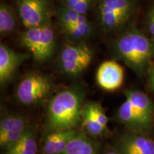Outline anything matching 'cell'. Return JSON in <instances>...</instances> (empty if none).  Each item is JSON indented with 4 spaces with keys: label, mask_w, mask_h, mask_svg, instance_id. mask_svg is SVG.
<instances>
[{
    "label": "cell",
    "mask_w": 154,
    "mask_h": 154,
    "mask_svg": "<svg viewBox=\"0 0 154 154\" xmlns=\"http://www.w3.org/2000/svg\"><path fill=\"white\" fill-rule=\"evenodd\" d=\"M84 91L72 87L56 94L49 102L47 124L51 131L73 129L82 121Z\"/></svg>",
    "instance_id": "cell-1"
},
{
    "label": "cell",
    "mask_w": 154,
    "mask_h": 154,
    "mask_svg": "<svg viewBox=\"0 0 154 154\" xmlns=\"http://www.w3.org/2000/svg\"><path fill=\"white\" fill-rule=\"evenodd\" d=\"M115 48L118 57L138 75L145 72L154 57V42L136 31L121 36Z\"/></svg>",
    "instance_id": "cell-2"
},
{
    "label": "cell",
    "mask_w": 154,
    "mask_h": 154,
    "mask_svg": "<svg viewBox=\"0 0 154 154\" xmlns=\"http://www.w3.org/2000/svg\"><path fill=\"white\" fill-rule=\"evenodd\" d=\"M51 89L52 83L48 77L38 73H30L17 86V99L24 105H33L47 98Z\"/></svg>",
    "instance_id": "cell-3"
},
{
    "label": "cell",
    "mask_w": 154,
    "mask_h": 154,
    "mask_svg": "<svg viewBox=\"0 0 154 154\" xmlns=\"http://www.w3.org/2000/svg\"><path fill=\"white\" fill-rule=\"evenodd\" d=\"M92 57L91 50L85 45L66 46L60 55L61 69L67 74L76 76L89 66Z\"/></svg>",
    "instance_id": "cell-4"
},
{
    "label": "cell",
    "mask_w": 154,
    "mask_h": 154,
    "mask_svg": "<svg viewBox=\"0 0 154 154\" xmlns=\"http://www.w3.org/2000/svg\"><path fill=\"white\" fill-rule=\"evenodd\" d=\"M19 14L26 29L47 24L49 5L47 0H17Z\"/></svg>",
    "instance_id": "cell-5"
},
{
    "label": "cell",
    "mask_w": 154,
    "mask_h": 154,
    "mask_svg": "<svg viewBox=\"0 0 154 154\" xmlns=\"http://www.w3.org/2000/svg\"><path fill=\"white\" fill-rule=\"evenodd\" d=\"M96 80L98 85L102 89L107 91H116L124 83V68L116 61H106L98 68Z\"/></svg>",
    "instance_id": "cell-6"
},
{
    "label": "cell",
    "mask_w": 154,
    "mask_h": 154,
    "mask_svg": "<svg viewBox=\"0 0 154 154\" xmlns=\"http://www.w3.org/2000/svg\"><path fill=\"white\" fill-rule=\"evenodd\" d=\"M118 150L122 154H154V140L137 132H128L121 136Z\"/></svg>",
    "instance_id": "cell-7"
},
{
    "label": "cell",
    "mask_w": 154,
    "mask_h": 154,
    "mask_svg": "<svg viewBox=\"0 0 154 154\" xmlns=\"http://www.w3.org/2000/svg\"><path fill=\"white\" fill-rule=\"evenodd\" d=\"M126 98L130 100L136 114L140 121L143 132L149 130L153 124V105L146 94L136 90L125 91Z\"/></svg>",
    "instance_id": "cell-8"
},
{
    "label": "cell",
    "mask_w": 154,
    "mask_h": 154,
    "mask_svg": "<svg viewBox=\"0 0 154 154\" xmlns=\"http://www.w3.org/2000/svg\"><path fill=\"white\" fill-rule=\"evenodd\" d=\"M29 58L26 54L17 52L5 44L0 46V83L5 85L12 78L20 65Z\"/></svg>",
    "instance_id": "cell-9"
},
{
    "label": "cell",
    "mask_w": 154,
    "mask_h": 154,
    "mask_svg": "<svg viewBox=\"0 0 154 154\" xmlns=\"http://www.w3.org/2000/svg\"><path fill=\"white\" fill-rule=\"evenodd\" d=\"M76 134L74 129L52 131L46 136L43 151L45 154H61L70 140Z\"/></svg>",
    "instance_id": "cell-10"
},
{
    "label": "cell",
    "mask_w": 154,
    "mask_h": 154,
    "mask_svg": "<svg viewBox=\"0 0 154 154\" xmlns=\"http://www.w3.org/2000/svg\"><path fill=\"white\" fill-rule=\"evenodd\" d=\"M61 154H98V149L86 135L76 133Z\"/></svg>",
    "instance_id": "cell-11"
},
{
    "label": "cell",
    "mask_w": 154,
    "mask_h": 154,
    "mask_svg": "<svg viewBox=\"0 0 154 154\" xmlns=\"http://www.w3.org/2000/svg\"><path fill=\"white\" fill-rule=\"evenodd\" d=\"M117 116L119 120L123 124L129 128L132 131L137 133L143 132L139 119L128 98H126L124 102H123L119 107Z\"/></svg>",
    "instance_id": "cell-12"
},
{
    "label": "cell",
    "mask_w": 154,
    "mask_h": 154,
    "mask_svg": "<svg viewBox=\"0 0 154 154\" xmlns=\"http://www.w3.org/2000/svg\"><path fill=\"white\" fill-rule=\"evenodd\" d=\"M55 47L54 34L49 24L42 26L41 38L38 54L35 59L38 61H45L51 57Z\"/></svg>",
    "instance_id": "cell-13"
},
{
    "label": "cell",
    "mask_w": 154,
    "mask_h": 154,
    "mask_svg": "<svg viewBox=\"0 0 154 154\" xmlns=\"http://www.w3.org/2000/svg\"><path fill=\"white\" fill-rule=\"evenodd\" d=\"M37 150L34 131L29 129L16 143L5 149L3 154H36Z\"/></svg>",
    "instance_id": "cell-14"
},
{
    "label": "cell",
    "mask_w": 154,
    "mask_h": 154,
    "mask_svg": "<svg viewBox=\"0 0 154 154\" xmlns=\"http://www.w3.org/2000/svg\"><path fill=\"white\" fill-rule=\"evenodd\" d=\"M82 121L86 131L93 137L101 136L106 131V130L101 126V125L94 116L89 102L86 103L83 107Z\"/></svg>",
    "instance_id": "cell-15"
},
{
    "label": "cell",
    "mask_w": 154,
    "mask_h": 154,
    "mask_svg": "<svg viewBox=\"0 0 154 154\" xmlns=\"http://www.w3.org/2000/svg\"><path fill=\"white\" fill-rule=\"evenodd\" d=\"M99 14L101 22L106 29H115L119 27L126 22L128 16L112 9L99 7Z\"/></svg>",
    "instance_id": "cell-16"
},
{
    "label": "cell",
    "mask_w": 154,
    "mask_h": 154,
    "mask_svg": "<svg viewBox=\"0 0 154 154\" xmlns=\"http://www.w3.org/2000/svg\"><path fill=\"white\" fill-rule=\"evenodd\" d=\"M29 128L26 119L21 116H6L0 121V135L11 131H24Z\"/></svg>",
    "instance_id": "cell-17"
},
{
    "label": "cell",
    "mask_w": 154,
    "mask_h": 154,
    "mask_svg": "<svg viewBox=\"0 0 154 154\" xmlns=\"http://www.w3.org/2000/svg\"><path fill=\"white\" fill-rule=\"evenodd\" d=\"M42 26L29 28L22 34L21 37V42L23 46L32 54L34 59L38 54Z\"/></svg>",
    "instance_id": "cell-18"
},
{
    "label": "cell",
    "mask_w": 154,
    "mask_h": 154,
    "mask_svg": "<svg viewBox=\"0 0 154 154\" xmlns=\"http://www.w3.org/2000/svg\"><path fill=\"white\" fill-rule=\"evenodd\" d=\"M16 26V19L12 10L8 5H0V32L1 34L10 33Z\"/></svg>",
    "instance_id": "cell-19"
},
{
    "label": "cell",
    "mask_w": 154,
    "mask_h": 154,
    "mask_svg": "<svg viewBox=\"0 0 154 154\" xmlns=\"http://www.w3.org/2000/svg\"><path fill=\"white\" fill-rule=\"evenodd\" d=\"M99 7L112 9L122 14L129 16L131 9L129 0H102Z\"/></svg>",
    "instance_id": "cell-20"
},
{
    "label": "cell",
    "mask_w": 154,
    "mask_h": 154,
    "mask_svg": "<svg viewBox=\"0 0 154 154\" xmlns=\"http://www.w3.org/2000/svg\"><path fill=\"white\" fill-rule=\"evenodd\" d=\"M29 129L24 131H11L0 135V146L5 150L8 149L20 140Z\"/></svg>",
    "instance_id": "cell-21"
},
{
    "label": "cell",
    "mask_w": 154,
    "mask_h": 154,
    "mask_svg": "<svg viewBox=\"0 0 154 154\" xmlns=\"http://www.w3.org/2000/svg\"><path fill=\"white\" fill-rule=\"evenodd\" d=\"M69 36L74 38H82L87 36L91 33V27L89 23L82 24H75L65 30Z\"/></svg>",
    "instance_id": "cell-22"
},
{
    "label": "cell",
    "mask_w": 154,
    "mask_h": 154,
    "mask_svg": "<svg viewBox=\"0 0 154 154\" xmlns=\"http://www.w3.org/2000/svg\"><path fill=\"white\" fill-rule=\"evenodd\" d=\"M89 104L96 120L99 121V124L105 130H106L109 119L106 114L104 109H103L100 103H96V102H89Z\"/></svg>",
    "instance_id": "cell-23"
},
{
    "label": "cell",
    "mask_w": 154,
    "mask_h": 154,
    "mask_svg": "<svg viewBox=\"0 0 154 154\" xmlns=\"http://www.w3.org/2000/svg\"><path fill=\"white\" fill-rule=\"evenodd\" d=\"M92 0H79L74 8H73L77 13L80 14H85L88 7L91 5Z\"/></svg>",
    "instance_id": "cell-24"
},
{
    "label": "cell",
    "mask_w": 154,
    "mask_h": 154,
    "mask_svg": "<svg viewBox=\"0 0 154 154\" xmlns=\"http://www.w3.org/2000/svg\"><path fill=\"white\" fill-rule=\"evenodd\" d=\"M61 22L64 30L67 29L71 27V26H72V20L69 18V15L66 14V12L65 11H63L62 12H61Z\"/></svg>",
    "instance_id": "cell-25"
},
{
    "label": "cell",
    "mask_w": 154,
    "mask_h": 154,
    "mask_svg": "<svg viewBox=\"0 0 154 154\" xmlns=\"http://www.w3.org/2000/svg\"><path fill=\"white\" fill-rule=\"evenodd\" d=\"M66 12V14L69 15V18H70L71 20H72V26L73 25H75L76 24L77 20H78L80 14L77 13L76 11L74 10V9L69 8V7H67V9H66L64 10Z\"/></svg>",
    "instance_id": "cell-26"
},
{
    "label": "cell",
    "mask_w": 154,
    "mask_h": 154,
    "mask_svg": "<svg viewBox=\"0 0 154 154\" xmlns=\"http://www.w3.org/2000/svg\"><path fill=\"white\" fill-rule=\"evenodd\" d=\"M148 82H149V86L151 90L154 91V66L151 67L149 69Z\"/></svg>",
    "instance_id": "cell-27"
},
{
    "label": "cell",
    "mask_w": 154,
    "mask_h": 154,
    "mask_svg": "<svg viewBox=\"0 0 154 154\" xmlns=\"http://www.w3.org/2000/svg\"><path fill=\"white\" fill-rule=\"evenodd\" d=\"M149 29L151 34L154 36V9L151 11L149 17Z\"/></svg>",
    "instance_id": "cell-28"
},
{
    "label": "cell",
    "mask_w": 154,
    "mask_h": 154,
    "mask_svg": "<svg viewBox=\"0 0 154 154\" xmlns=\"http://www.w3.org/2000/svg\"><path fill=\"white\" fill-rule=\"evenodd\" d=\"M79 0H66V2H67V5H68V7L69 8H74L76 7V5L78 3V2Z\"/></svg>",
    "instance_id": "cell-29"
},
{
    "label": "cell",
    "mask_w": 154,
    "mask_h": 154,
    "mask_svg": "<svg viewBox=\"0 0 154 154\" xmlns=\"http://www.w3.org/2000/svg\"><path fill=\"white\" fill-rule=\"evenodd\" d=\"M104 154H122L121 153H120L119 151H108L106 153Z\"/></svg>",
    "instance_id": "cell-30"
}]
</instances>
